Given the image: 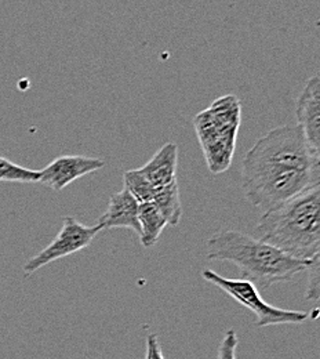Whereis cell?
<instances>
[{"label":"cell","instance_id":"obj_10","mask_svg":"<svg viewBox=\"0 0 320 359\" xmlns=\"http://www.w3.org/2000/svg\"><path fill=\"white\" fill-rule=\"evenodd\" d=\"M177 163L179 145L167 142L138 170L156 189L177 181Z\"/></svg>","mask_w":320,"mask_h":359},{"label":"cell","instance_id":"obj_14","mask_svg":"<svg viewBox=\"0 0 320 359\" xmlns=\"http://www.w3.org/2000/svg\"><path fill=\"white\" fill-rule=\"evenodd\" d=\"M0 181L38 182L39 170H31L0 156Z\"/></svg>","mask_w":320,"mask_h":359},{"label":"cell","instance_id":"obj_3","mask_svg":"<svg viewBox=\"0 0 320 359\" xmlns=\"http://www.w3.org/2000/svg\"><path fill=\"white\" fill-rule=\"evenodd\" d=\"M242 184L247 201L264 213L286 203L308 187L320 184L319 170L244 156Z\"/></svg>","mask_w":320,"mask_h":359},{"label":"cell","instance_id":"obj_1","mask_svg":"<svg viewBox=\"0 0 320 359\" xmlns=\"http://www.w3.org/2000/svg\"><path fill=\"white\" fill-rule=\"evenodd\" d=\"M256 229L258 239L284 255L304 263L312 260L319 255L320 184L263 213Z\"/></svg>","mask_w":320,"mask_h":359},{"label":"cell","instance_id":"obj_5","mask_svg":"<svg viewBox=\"0 0 320 359\" xmlns=\"http://www.w3.org/2000/svg\"><path fill=\"white\" fill-rule=\"evenodd\" d=\"M202 276L204 280L224 290L240 306L250 310L257 316L256 326L267 327L276 325H298L308 320L309 314L305 311L277 309L263 300L258 289L244 279H229L214 272L213 269H203Z\"/></svg>","mask_w":320,"mask_h":359},{"label":"cell","instance_id":"obj_9","mask_svg":"<svg viewBox=\"0 0 320 359\" xmlns=\"http://www.w3.org/2000/svg\"><path fill=\"white\" fill-rule=\"evenodd\" d=\"M139 203L123 188L109 198L106 212L98 219L97 225L101 231L113 228H129L139 235L138 223Z\"/></svg>","mask_w":320,"mask_h":359},{"label":"cell","instance_id":"obj_2","mask_svg":"<svg viewBox=\"0 0 320 359\" xmlns=\"http://www.w3.org/2000/svg\"><path fill=\"white\" fill-rule=\"evenodd\" d=\"M207 259L232 263L240 271V279L251 282L257 289L288 282L302 273L308 264L235 229L216 232L207 241Z\"/></svg>","mask_w":320,"mask_h":359},{"label":"cell","instance_id":"obj_6","mask_svg":"<svg viewBox=\"0 0 320 359\" xmlns=\"http://www.w3.org/2000/svg\"><path fill=\"white\" fill-rule=\"evenodd\" d=\"M101 232L98 225H83L72 216L62 217V228L58 235L47 245L46 248L39 252L35 257L27 262L24 266L25 276L35 273L36 271L43 269L47 264L72 256L92 245L97 233Z\"/></svg>","mask_w":320,"mask_h":359},{"label":"cell","instance_id":"obj_11","mask_svg":"<svg viewBox=\"0 0 320 359\" xmlns=\"http://www.w3.org/2000/svg\"><path fill=\"white\" fill-rule=\"evenodd\" d=\"M138 223H139V235H138L139 242L146 249L155 246L162 232L167 226L166 220L163 219V216L152 202L139 205Z\"/></svg>","mask_w":320,"mask_h":359},{"label":"cell","instance_id":"obj_13","mask_svg":"<svg viewBox=\"0 0 320 359\" xmlns=\"http://www.w3.org/2000/svg\"><path fill=\"white\" fill-rule=\"evenodd\" d=\"M125 181V189L137 201L139 205L148 203L153 201L155 188L151 185V182L144 177V175L138 170H127L123 175Z\"/></svg>","mask_w":320,"mask_h":359},{"label":"cell","instance_id":"obj_16","mask_svg":"<svg viewBox=\"0 0 320 359\" xmlns=\"http://www.w3.org/2000/svg\"><path fill=\"white\" fill-rule=\"evenodd\" d=\"M237 334L233 329L227 330L224 334V339L220 343L218 347V355L217 359H236V348H237Z\"/></svg>","mask_w":320,"mask_h":359},{"label":"cell","instance_id":"obj_4","mask_svg":"<svg viewBox=\"0 0 320 359\" xmlns=\"http://www.w3.org/2000/svg\"><path fill=\"white\" fill-rule=\"evenodd\" d=\"M240 122L242 104L233 94L218 97L209 108L195 116L196 135L213 175L228 170Z\"/></svg>","mask_w":320,"mask_h":359},{"label":"cell","instance_id":"obj_17","mask_svg":"<svg viewBox=\"0 0 320 359\" xmlns=\"http://www.w3.org/2000/svg\"><path fill=\"white\" fill-rule=\"evenodd\" d=\"M145 359H165L159 339L155 333H149L146 337V351Z\"/></svg>","mask_w":320,"mask_h":359},{"label":"cell","instance_id":"obj_8","mask_svg":"<svg viewBox=\"0 0 320 359\" xmlns=\"http://www.w3.org/2000/svg\"><path fill=\"white\" fill-rule=\"evenodd\" d=\"M297 126L302 130L309 147L320 154V81L312 76L301 90L295 104Z\"/></svg>","mask_w":320,"mask_h":359},{"label":"cell","instance_id":"obj_12","mask_svg":"<svg viewBox=\"0 0 320 359\" xmlns=\"http://www.w3.org/2000/svg\"><path fill=\"white\" fill-rule=\"evenodd\" d=\"M152 203L160 212L167 225L177 226L183 217V206L180 198L179 182H172L166 187L156 188Z\"/></svg>","mask_w":320,"mask_h":359},{"label":"cell","instance_id":"obj_7","mask_svg":"<svg viewBox=\"0 0 320 359\" xmlns=\"http://www.w3.org/2000/svg\"><path fill=\"white\" fill-rule=\"evenodd\" d=\"M105 168V161L82 155H62L39 170V181L54 191H61L75 180Z\"/></svg>","mask_w":320,"mask_h":359},{"label":"cell","instance_id":"obj_15","mask_svg":"<svg viewBox=\"0 0 320 359\" xmlns=\"http://www.w3.org/2000/svg\"><path fill=\"white\" fill-rule=\"evenodd\" d=\"M305 271H308L305 299L316 302L319 299V255L308 262Z\"/></svg>","mask_w":320,"mask_h":359}]
</instances>
